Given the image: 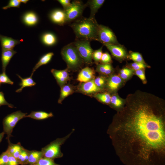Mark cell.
I'll return each mask as SVG.
<instances>
[{
  "label": "cell",
  "mask_w": 165,
  "mask_h": 165,
  "mask_svg": "<svg viewBox=\"0 0 165 165\" xmlns=\"http://www.w3.org/2000/svg\"><path fill=\"white\" fill-rule=\"evenodd\" d=\"M153 94L137 90L128 94L108 133L119 155L147 161L165 152V105Z\"/></svg>",
  "instance_id": "cell-1"
},
{
  "label": "cell",
  "mask_w": 165,
  "mask_h": 165,
  "mask_svg": "<svg viewBox=\"0 0 165 165\" xmlns=\"http://www.w3.org/2000/svg\"><path fill=\"white\" fill-rule=\"evenodd\" d=\"M99 24L95 19L81 17L70 25L76 38L97 41Z\"/></svg>",
  "instance_id": "cell-2"
},
{
  "label": "cell",
  "mask_w": 165,
  "mask_h": 165,
  "mask_svg": "<svg viewBox=\"0 0 165 165\" xmlns=\"http://www.w3.org/2000/svg\"><path fill=\"white\" fill-rule=\"evenodd\" d=\"M61 54L66 63L69 70L76 71L81 69L84 64L73 42L64 46L62 49Z\"/></svg>",
  "instance_id": "cell-3"
},
{
  "label": "cell",
  "mask_w": 165,
  "mask_h": 165,
  "mask_svg": "<svg viewBox=\"0 0 165 165\" xmlns=\"http://www.w3.org/2000/svg\"><path fill=\"white\" fill-rule=\"evenodd\" d=\"M74 131L75 129H72L71 132L66 136L62 138H57L42 148L41 151L43 157L53 160L62 157L63 154L61 151V146L69 138Z\"/></svg>",
  "instance_id": "cell-4"
},
{
  "label": "cell",
  "mask_w": 165,
  "mask_h": 165,
  "mask_svg": "<svg viewBox=\"0 0 165 165\" xmlns=\"http://www.w3.org/2000/svg\"><path fill=\"white\" fill-rule=\"evenodd\" d=\"M27 113H24L20 111H17L8 115L3 119V131L7 137L6 139L10 140V138L13 137L12 133L13 128L20 119L25 117Z\"/></svg>",
  "instance_id": "cell-5"
},
{
  "label": "cell",
  "mask_w": 165,
  "mask_h": 165,
  "mask_svg": "<svg viewBox=\"0 0 165 165\" xmlns=\"http://www.w3.org/2000/svg\"><path fill=\"white\" fill-rule=\"evenodd\" d=\"M90 41L76 38L73 42L84 63L90 65L92 63V54L94 50L90 45Z\"/></svg>",
  "instance_id": "cell-6"
},
{
  "label": "cell",
  "mask_w": 165,
  "mask_h": 165,
  "mask_svg": "<svg viewBox=\"0 0 165 165\" xmlns=\"http://www.w3.org/2000/svg\"><path fill=\"white\" fill-rule=\"evenodd\" d=\"M87 6L86 4H84L82 1L74 0L70 6L64 11L66 23L70 22L82 17L83 12Z\"/></svg>",
  "instance_id": "cell-7"
},
{
  "label": "cell",
  "mask_w": 165,
  "mask_h": 165,
  "mask_svg": "<svg viewBox=\"0 0 165 165\" xmlns=\"http://www.w3.org/2000/svg\"><path fill=\"white\" fill-rule=\"evenodd\" d=\"M97 41L103 44H119L112 31L108 27L101 24L98 26Z\"/></svg>",
  "instance_id": "cell-8"
},
{
  "label": "cell",
  "mask_w": 165,
  "mask_h": 165,
  "mask_svg": "<svg viewBox=\"0 0 165 165\" xmlns=\"http://www.w3.org/2000/svg\"><path fill=\"white\" fill-rule=\"evenodd\" d=\"M113 56L119 61L128 58V54L125 48L119 44H104Z\"/></svg>",
  "instance_id": "cell-9"
},
{
  "label": "cell",
  "mask_w": 165,
  "mask_h": 165,
  "mask_svg": "<svg viewBox=\"0 0 165 165\" xmlns=\"http://www.w3.org/2000/svg\"><path fill=\"white\" fill-rule=\"evenodd\" d=\"M94 79L80 83L78 86V91L82 94L91 95L101 92L103 90L98 87L95 84Z\"/></svg>",
  "instance_id": "cell-10"
},
{
  "label": "cell",
  "mask_w": 165,
  "mask_h": 165,
  "mask_svg": "<svg viewBox=\"0 0 165 165\" xmlns=\"http://www.w3.org/2000/svg\"><path fill=\"white\" fill-rule=\"evenodd\" d=\"M124 82L119 75H113L106 79L105 86L109 92L114 93L121 87Z\"/></svg>",
  "instance_id": "cell-11"
},
{
  "label": "cell",
  "mask_w": 165,
  "mask_h": 165,
  "mask_svg": "<svg viewBox=\"0 0 165 165\" xmlns=\"http://www.w3.org/2000/svg\"><path fill=\"white\" fill-rule=\"evenodd\" d=\"M68 71L67 68L63 70L52 69L51 70L57 84L61 87L66 84L70 79Z\"/></svg>",
  "instance_id": "cell-12"
},
{
  "label": "cell",
  "mask_w": 165,
  "mask_h": 165,
  "mask_svg": "<svg viewBox=\"0 0 165 165\" xmlns=\"http://www.w3.org/2000/svg\"><path fill=\"white\" fill-rule=\"evenodd\" d=\"M50 17L54 23L62 25L66 23V16L64 11L60 9H56L51 12Z\"/></svg>",
  "instance_id": "cell-13"
},
{
  "label": "cell",
  "mask_w": 165,
  "mask_h": 165,
  "mask_svg": "<svg viewBox=\"0 0 165 165\" xmlns=\"http://www.w3.org/2000/svg\"><path fill=\"white\" fill-rule=\"evenodd\" d=\"M95 72L93 69L88 67L81 69L79 73L77 80L81 83L85 82L94 79Z\"/></svg>",
  "instance_id": "cell-14"
},
{
  "label": "cell",
  "mask_w": 165,
  "mask_h": 165,
  "mask_svg": "<svg viewBox=\"0 0 165 165\" xmlns=\"http://www.w3.org/2000/svg\"><path fill=\"white\" fill-rule=\"evenodd\" d=\"M0 41L2 50H13L14 47L20 43V41L0 34Z\"/></svg>",
  "instance_id": "cell-15"
},
{
  "label": "cell",
  "mask_w": 165,
  "mask_h": 165,
  "mask_svg": "<svg viewBox=\"0 0 165 165\" xmlns=\"http://www.w3.org/2000/svg\"><path fill=\"white\" fill-rule=\"evenodd\" d=\"M16 53L13 50H2L1 61L2 72H6L7 65L12 57Z\"/></svg>",
  "instance_id": "cell-16"
},
{
  "label": "cell",
  "mask_w": 165,
  "mask_h": 165,
  "mask_svg": "<svg viewBox=\"0 0 165 165\" xmlns=\"http://www.w3.org/2000/svg\"><path fill=\"white\" fill-rule=\"evenodd\" d=\"M105 2L104 0H90L87 2L86 4L87 6H89L90 10L89 18L95 19V14Z\"/></svg>",
  "instance_id": "cell-17"
},
{
  "label": "cell",
  "mask_w": 165,
  "mask_h": 165,
  "mask_svg": "<svg viewBox=\"0 0 165 165\" xmlns=\"http://www.w3.org/2000/svg\"><path fill=\"white\" fill-rule=\"evenodd\" d=\"M24 23L28 26L36 25L38 21V18L36 14L32 11H29L25 13L22 17Z\"/></svg>",
  "instance_id": "cell-18"
},
{
  "label": "cell",
  "mask_w": 165,
  "mask_h": 165,
  "mask_svg": "<svg viewBox=\"0 0 165 165\" xmlns=\"http://www.w3.org/2000/svg\"><path fill=\"white\" fill-rule=\"evenodd\" d=\"M8 146L6 151L9 154L17 159L24 147L21 145L20 143L13 144L10 140L8 141Z\"/></svg>",
  "instance_id": "cell-19"
},
{
  "label": "cell",
  "mask_w": 165,
  "mask_h": 165,
  "mask_svg": "<svg viewBox=\"0 0 165 165\" xmlns=\"http://www.w3.org/2000/svg\"><path fill=\"white\" fill-rule=\"evenodd\" d=\"M61 87L60 97L58 101L59 104H61L64 99L74 92L73 86L70 84H65Z\"/></svg>",
  "instance_id": "cell-20"
},
{
  "label": "cell",
  "mask_w": 165,
  "mask_h": 165,
  "mask_svg": "<svg viewBox=\"0 0 165 165\" xmlns=\"http://www.w3.org/2000/svg\"><path fill=\"white\" fill-rule=\"evenodd\" d=\"M125 102V100L121 98L117 94L111 95L109 105L112 108L118 110L120 109L123 106Z\"/></svg>",
  "instance_id": "cell-21"
},
{
  "label": "cell",
  "mask_w": 165,
  "mask_h": 165,
  "mask_svg": "<svg viewBox=\"0 0 165 165\" xmlns=\"http://www.w3.org/2000/svg\"><path fill=\"white\" fill-rule=\"evenodd\" d=\"M53 116L52 113H48L42 111H32L25 117H29L38 120H43Z\"/></svg>",
  "instance_id": "cell-22"
},
{
  "label": "cell",
  "mask_w": 165,
  "mask_h": 165,
  "mask_svg": "<svg viewBox=\"0 0 165 165\" xmlns=\"http://www.w3.org/2000/svg\"><path fill=\"white\" fill-rule=\"evenodd\" d=\"M53 55L54 53L53 52H49L41 57L33 68L31 75L32 76L34 72L40 66L48 63L51 61Z\"/></svg>",
  "instance_id": "cell-23"
},
{
  "label": "cell",
  "mask_w": 165,
  "mask_h": 165,
  "mask_svg": "<svg viewBox=\"0 0 165 165\" xmlns=\"http://www.w3.org/2000/svg\"><path fill=\"white\" fill-rule=\"evenodd\" d=\"M18 76L20 79L21 82L19 84L20 87L16 90L17 93H20L21 92L23 89L25 87H31L35 86L36 83L32 79V75L25 78H23L19 75L17 74Z\"/></svg>",
  "instance_id": "cell-24"
},
{
  "label": "cell",
  "mask_w": 165,
  "mask_h": 165,
  "mask_svg": "<svg viewBox=\"0 0 165 165\" xmlns=\"http://www.w3.org/2000/svg\"><path fill=\"white\" fill-rule=\"evenodd\" d=\"M43 157V154L41 151L29 150V157L27 165L36 163Z\"/></svg>",
  "instance_id": "cell-25"
},
{
  "label": "cell",
  "mask_w": 165,
  "mask_h": 165,
  "mask_svg": "<svg viewBox=\"0 0 165 165\" xmlns=\"http://www.w3.org/2000/svg\"><path fill=\"white\" fill-rule=\"evenodd\" d=\"M96 71L103 75H111L113 71V68L111 64H100L97 65Z\"/></svg>",
  "instance_id": "cell-26"
},
{
  "label": "cell",
  "mask_w": 165,
  "mask_h": 165,
  "mask_svg": "<svg viewBox=\"0 0 165 165\" xmlns=\"http://www.w3.org/2000/svg\"><path fill=\"white\" fill-rule=\"evenodd\" d=\"M41 39L43 43L46 45L52 46L56 43L57 38L55 36L51 33H46L42 36Z\"/></svg>",
  "instance_id": "cell-27"
},
{
  "label": "cell",
  "mask_w": 165,
  "mask_h": 165,
  "mask_svg": "<svg viewBox=\"0 0 165 165\" xmlns=\"http://www.w3.org/2000/svg\"><path fill=\"white\" fill-rule=\"evenodd\" d=\"M95 98L100 102L106 105H109L111 95L107 92H99L93 95Z\"/></svg>",
  "instance_id": "cell-28"
},
{
  "label": "cell",
  "mask_w": 165,
  "mask_h": 165,
  "mask_svg": "<svg viewBox=\"0 0 165 165\" xmlns=\"http://www.w3.org/2000/svg\"><path fill=\"white\" fill-rule=\"evenodd\" d=\"M134 74V70L126 67L119 70V75L124 81L129 79Z\"/></svg>",
  "instance_id": "cell-29"
},
{
  "label": "cell",
  "mask_w": 165,
  "mask_h": 165,
  "mask_svg": "<svg viewBox=\"0 0 165 165\" xmlns=\"http://www.w3.org/2000/svg\"><path fill=\"white\" fill-rule=\"evenodd\" d=\"M29 157V150L24 148L22 150L17 159L20 164L26 165Z\"/></svg>",
  "instance_id": "cell-30"
},
{
  "label": "cell",
  "mask_w": 165,
  "mask_h": 165,
  "mask_svg": "<svg viewBox=\"0 0 165 165\" xmlns=\"http://www.w3.org/2000/svg\"><path fill=\"white\" fill-rule=\"evenodd\" d=\"M128 57L134 62L145 63L142 55L139 52L131 51L128 54Z\"/></svg>",
  "instance_id": "cell-31"
},
{
  "label": "cell",
  "mask_w": 165,
  "mask_h": 165,
  "mask_svg": "<svg viewBox=\"0 0 165 165\" xmlns=\"http://www.w3.org/2000/svg\"><path fill=\"white\" fill-rule=\"evenodd\" d=\"M127 67L133 70L134 71L141 69H145L149 68L150 67L145 63L134 62L127 65Z\"/></svg>",
  "instance_id": "cell-32"
},
{
  "label": "cell",
  "mask_w": 165,
  "mask_h": 165,
  "mask_svg": "<svg viewBox=\"0 0 165 165\" xmlns=\"http://www.w3.org/2000/svg\"><path fill=\"white\" fill-rule=\"evenodd\" d=\"M27 165H61L55 163L54 160L43 157L34 164Z\"/></svg>",
  "instance_id": "cell-33"
},
{
  "label": "cell",
  "mask_w": 165,
  "mask_h": 165,
  "mask_svg": "<svg viewBox=\"0 0 165 165\" xmlns=\"http://www.w3.org/2000/svg\"><path fill=\"white\" fill-rule=\"evenodd\" d=\"M94 82L96 85L99 88L103 90L105 86L106 79L102 76H99L94 79Z\"/></svg>",
  "instance_id": "cell-34"
},
{
  "label": "cell",
  "mask_w": 165,
  "mask_h": 165,
  "mask_svg": "<svg viewBox=\"0 0 165 165\" xmlns=\"http://www.w3.org/2000/svg\"><path fill=\"white\" fill-rule=\"evenodd\" d=\"M103 53L102 47L94 50L92 54V59H93L96 63L100 61Z\"/></svg>",
  "instance_id": "cell-35"
},
{
  "label": "cell",
  "mask_w": 165,
  "mask_h": 165,
  "mask_svg": "<svg viewBox=\"0 0 165 165\" xmlns=\"http://www.w3.org/2000/svg\"><path fill=\"white\" fill-rule=\"evenodd\" d=\"M134 74L139 77L144 84H146L147 83L145 69H141L134 71Z\"/></svg>",
  "instance_id": "cell-36"
},
{
  "label": "cell",
  "mask_w": 165,
  "mask_h": 165,
  "mask_svg": "<svg viewBox=\"0 0 165 165\" xmlns=\"http://www.w3.org/2000/svg\"><path fill=\"white\" fill-rule=\"evenodd\" d=\"M0 82L2 83H7L13 85L14 82L9 79L6 73V72H2L0 74Z\"/></svg>",
  "instance_id": "cell-37"
},
{
  "label": "cell",
  "mask_w": 165,
  "mask_h": 165,
  "mask_svg": "<svg viewBox=\"0 0 165 165\" xmlns=\"http://www.w3.org/2000/svg\"><path fill=\"white\" fill-rule=\"evenodd\" d=\"M9 154L6 150L0 155V165H7Z\"/></svg>",
  "instance_id": "cell-38"
},
{
  "label": "cell",
  "mask_w": 165,
  "mask_h": 165,
  "mask_svg": "<svg viewBox=\"0 0 165 165\" xmlns=\"http://www.w3.org/2000/svg\"><path fill=\"white\" fill-rule=\"evenodd\" d=\"M100 61L102 64H111L112 60L110 55L107 52L103 53Z\"/></svg>",
  "instance_id": "cell-39"
},
{
  "label": "cell",
  "mask_w": 165,
  "mask_h": 165,
  "mask_svg": "<svg viewBox=\"0 0 165 165\" xmlns=\"http://www.w3.org/2000/svg\"><path fill=\"white\" fill-rule=\"evenodd\" d=\"M20 2L19 0H10L7 5L3 7V9H6L11 7L19 8Z\"/></svg>",
  "instance_id": "cell-40"
},
{
  "label": "cell",
  "mask_w": 165,
  "mask_h": 165,
  "mask_svg": "<svg viewBox=\"0 0 165 165\" xmlns=\"http://www.w3.org/2000/svg\"><path fill=\"white\" fill-rule=\"evenodd\" d=\"M6 105L10 108L15 107L13 105L8 103L5 100L4 96V94L0 91V107L2 105Z\"/></svg>",
  "instance_id": "cell-41"
},
{
  "label": "cell",
  "mask_w": 165,
  "mask_h": 165,
  "mask_svg": "<svg viewBox=\"0 0 165 165\" xmlns=\"http://www.w3.org/2000/svg\"><path fill=\"white\" fill-rule=\"evenodd\" d=\"M20 164L18 160L9 154L7 165H19Z\"/></svg>",
  "instance_id": "cell-42"
},
{
  "label": "cell",
  "mask_w": 165,
  "mask_h": 165,
  "mask_svg": "<svg viewBox=\"0 0 165 165\" xmlns=\"http://www.w3.org/2000/svg\"><path fill=\"white\" fill-rule=\"evenodd\" d=\"M57 1L62 5L64 10L68 8L71 4L69 0H58Z\"/></svg>",
  "instance_id": "cell-43"
},
{
  "label": "cell",
  "mask_w": 165,
  "mask_h": 165,
  "mask_svg": "<svg viewBox=\"0 0 165 165\" xmlns=\"http://www.w3.org/2000/svg\"><path fill=\"white\" fill-rule=\"evenodd\" d=\"M5 134V133L4 132L0 133V143L4 137Z\"/></svg>",
  "instance_id": "cell-44"
},
{
  "label": "cell",
  "mask_w": 165,
  "mask_h": 165,
  "mask_svg": "<svg viewBox=\"0 0 165 165\" xmlns=\"http://www.w3.org/2000/svg\"><path fill=\"white\" fill-rule=\"evenodd\" d=\"M20 2L23 3L24 4H26L29 0H19Z\"/></svg>",
  "instance_id": "cell-45"
},
{
  "label": "cell",
  "mask_w": 165,
  "mask_h": 165,
  "mask_svg": "<svg viewBox=\"0 0 165 165\" xmlns=\"http://www.w3.org/2000/svg\"></svg>",
  "instance_id": "cell-46"
}]
</instances>
